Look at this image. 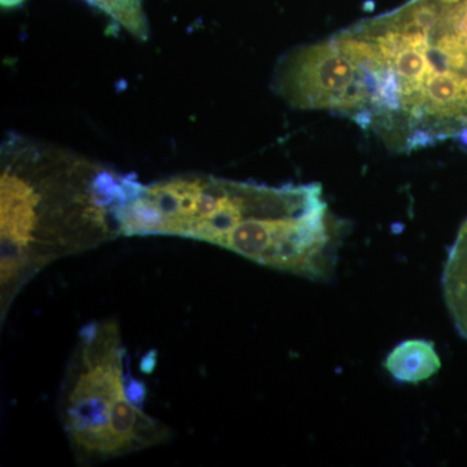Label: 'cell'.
I'll list each match as a JSON object with an SVG mask.
<instances>
[{"label":"cell","instance_id":"1","mask_svg":"<svg viewBox=\"0 0 467 467\" xmlns=\"http://www.w3.org/2000/svg\"><path fill=\"white\" fill-rule=\"evenodd\" d=\"M319 106L395 152L467 146V0H410L313 43Z\"/></svg>","mask_w":467,"mask_h":467},{"label":"cell","instance_id":"2","mask_svg":"<svg viewBox=\"0 0 467 467\" xmlns=\"http://www.w3.org/2000/svg\"><path fill=\"white\" fill-rule=\"evenodd\" d=\"M122 235L207 242L313 281L333 275L339 245L321 184L267 186L205 174L138 183L122 212Z\"/></svg>","mask_w":467,"mask_h":467},{"label":"cell","instance_id":"3","mask_svg":"<svg viewBox=\"0 0 467 467\" xmlns=\"http://www.w3.org/2000/svg\"><path fill=\"white\" fill-rule=\"evenodd\" d=\"M140 181L72 150L8 133L0 150V318L57 261L122 235Z\"/></svg>","mask_w":467,"mask_h":467},{"label":"cell","instance_id":"4","mask_svg":"<svg viewBox=\"0 0 467 467\" xmlns=\"http://www.w3.org/2000/svg\"><path fill=\"white\" fill-rule=\"evenodd\" d=\"M116 319L79 330L61 380L57 414L77 465L94 466L158 447L171 431L143 408L146 389L126 368Z\"/></svg>","mask_w":467,"mask_h":467},{"label":"cell","instance_id":"5","mask_svg":"<svg viewBox=\"0 0 467 467\" xmlns=\"http://www.w3.org/2000/svg\"><path fill=\"white\" fill-rule=\"evenodd\" d=\"M384 368L400 383L418 384L429 380L441 368L434 344L425 339H408L387 356Z\"/></svg>","mask_w":467,"mask_h":467},{"label":"cell","instance_id":"6","mask_svg":"<svg viewBox=\"0 0 467 467\" xmlns=\"http://www.w3.org/2000/svg\"><path fill=\"white\" fill-rule=\"evenodd\" d=\"M442 292L457 331L467 339V220L448 254L442 272Z\"/></svg>","mask_w":467,"mask_h":467},{"label":"cell","instance_id":"7","mask_svg":"<svg viewBox=\"0 0 467 467\" xmlns=\"http://www.w3.org/2000/svg\"><path fill=\"white\" fill-rule=\"evenodd\" d=\"M117 21L135 38L147 41L150 36L149 21L144 14L142 0H86Z\"/></svg>","mask_w":467,"mask_h":467},{"label":"cell","instance_id":"8","mask_svg":"<svg viewBox=\"0 0 467 467\" xmlns=\"http://www.w3.org/2000/svg\"><path fill=\"white\" fill-rule=\"evenodd\" d=\"M21 2H23V0H2L3 5H7V7H11V5H16Z\"/></svg>","mask_w":467,"mask_h":467}]
</instances>
